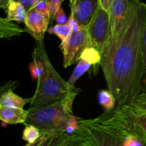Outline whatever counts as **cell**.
<instances>
[{
  "label": "cell",
  "mask_w": 146,
  "mask_h": 146,
  "mask_svg": "<svg viewBox=\"0 0 146 146\" xmlns=\"http://www.w3.org/2000/svg\"><path fill=\"white\" fill-rule=\"evenodd\" d=\"M98 100L106 111H111L115 109L116 99L108 90H101L98 94Z\"/></svg>",
  "instance_id": "cell-14"
},
{
  "label": "cell",
  "mask_w": 146,
  "mask_h": 146,
  "mask_svg": "<svg viewBox=\"0 0 146 146\" xmlns=\"http://www.w3.org/2000/svg\"><path fill=\"white\" fill-rule=\"evenodd\" d=\"M14 1H17L20 4L23 6L25 8V9L27 11L30 10L31 9L34 8L36 4L40 1V0H14Z\"/></svg>",
  "instance_id": "cell-29"
},
{
  "label": "cell",
  "mask_w": 146,
  "mask_h": 146,
  "mask_svg": "<svg viewBox=\"0 0 146 146\" xmlns=\"http://www.w3.org/2000/svg\"><path fill=\"white\" fill-rule=\"evenodd\" d=\"M42 131L31 125H27L22 133V139L28 143H32L41 137Z\"/></svg>",
  "instance_id": "cell-19"
},
{
  "label": "cell",
  "mask_w": 146,
  "mask_h": 146,
  "mask_svg": "<svg viewBox=\"0 0 146 146\" xmlns=\"http://www.w3.org/2000/svg\"><path fill=\"white\" fill-rule=\"evenodd\" d=\"M15 36L17 35L12 32L0 30V39L4 38V39H8V40H10L11 37H15Z\"/></svg>",
  "instance_id": "cell-32"
},
{
  "label": "cell",
  "mask_w": 146,
  "mask_h": 146,
  "mask_svg": "<svg viewBox=\"0 0 146 146\" xmlns=\"http://www.w3.org/2000/svg\"><path fill=\"white\" fill-rule=\"evenodd\" d=\"M128 106L134 111L146 113V92L140 93Z\"/></svg>",
  "instance_id": "cell-21"
},
{
  "label": "cell",
  "mask_w": 146,
  "mask_h": 146,
  "mask_svg": "<svg viewBox=\"0 0 146 146\" xmlns=\"http://www.w3.org/2000/svg\"><path fill=\"white\" fill-rule=\"evenodd\" d=\"M56 133H58L42 131V134L38 140L32 143H28L24 146H47Z\"/></svg>",
  "instance_id": "cell-22"
},
{
  "label": "cell",
  "mask_w": 146,
  "mask_h": 146,
  "mask_svg": "<svg viewBox=\"0 0 146 146\" xmlns=\"http://www.w3.org/2000/svg\"><path fill=\"white\" fill-rule=\"evenodd\" d=\"M69 1H70V6L71 7V6H73L76 2L77 0H69Z\"/></svg>",
  "instance_id": "cell-35"
},
{
  "label": "cell",
  "mask_w": 146,
  "mask_h": 146,
  "mask_svg": "<svg viewBox=\"0 0 146 146\" xmlns=\"http://www.w3.org/2000/svg\"><path fill=\"white\" fill-rule=\"evenodd\" d=\"M67 23H68V24L70 25V27H71V29H72V31H77V30L79 29L80 27H81L79 25H78V22H77V21L76 20V19L74 18V15H73L71 13V15H70L69 19H68Z\"/></svg>",
  "instance_id": "cell-30"
},
{
  "label": "cell",
  "mask_w": 146,
  "mask_h": 146,
  "mask_svg": "<svg viewBox=\"0 0 146 146\" xmlns=\"http://www.w3.org/2000/svg\"><path fill=\"white\" fill-rule=\"evenodd\" d=\"M44 64L38 54L33 52V62L29 64V70L33 80H38L44 72Z\"/></svg>",
  "instance_id": "cell-17"
},
{
  "label": "cell",
  "mask_w": 146,
  "mask_h": 146,
  "mask_svg": "<svg viewBox=\"0 0 146 146\" xmlns=\"http://www.w3.org/2000/svg\"><path fill=\"white\" fill-rule=\"evenodd\" d=\"M19 84L18 81L16 80H10L7 82L4 83V84L0 86V98L2 97L3 94L9 90H14V89Z\"/></svg>",
  "instance_id": "cell-25"
},
{
  "label": "cell",
  "mask_w": 146,
  "mask_h": 146,
  "mask_svg": "<svg viewBox=\"0 0 146 146\" xmlns=\"http://www.w3.org/2000/svg\"><path fill=\"white\" fill-rule=\"evenodd\" d=\"M129 0H113L108 11L110 20V35L102 53L111 48L118 37L128 14Z\"/></svg>",
  "instance_id": "cell-8"
},
{
  "label": "cell",
  "mask_w": 146,
  "mask_h": 146,
  "mask_svg": "<svg viewBox=\"0 0 146 146\" xmlns=\"http://www.w3.org/2000/svg\"><path fill=\"white\" fill-rule=\"evenodd\" d=\"M68 146H78V143H77L75 137L73 134H71V141H70Z\"/></svg>",
  "instance_id": "cell-34"
},
{
  "label": "cell",
  "mask_w": 146,
  "mask_h": 146,
  "mask_svg": "<svg viewBox=\"0 0 146 146\" xmlns=\"http://www.w3.org/2000/svg\"><path fill=\"white\" fill-rule=\"evenodd\" d=\"M34 8L38 11L39 12L42 13L43 14L46 15V17L51 18V11H50L49 7L45 0H40L38 3L35 5Z\"/></svg>",
  "instance_id": "cell-24"
},
{
  "label": "cell",
  "mask_w": 146,
  "mask_h": 146,
  "mask_svg": "<svg viewBox=\"0 0 146 146\" xmlns=\"http://www.w3.org/2000/svg\"><path fill=\"white\" fill-rule=\"evenodd\" d=\"M34 51L41 58L44 70L38 83L35 93L31 97L29 108L36 109L49 105L66 100L72 95H77L79 88L71 85L59 75L50 61L44 40L36 41Z\"/></svg>",
  "instance_id": "cell-3"
},
{
  "label": "cell",
  "mask_w": 146,
  "mask_h": 146,
  "mask_svg": "<svg viewBox=\"0 0 146 146\" xmlns=\"http://www.w3.org/2000/svg\"><path fill=\"white\" fill-rule=\"evenodd\" d=\"M113 0H99V6L106 11H108Z\"/></svg>",
  "instance_id": "cell-31"
},
{
  "label": "cell",
  "mask_w": 146,
  "mask_h": 146,
  "mask_svg": "<svg viewBox=\"0 0 146 146\" xmlns=\"http://www.w3.org/2000/svg\"><path fill=\"white\" fill-rule=\"evenodd\" d=\"M145 7H146V4ZM143 62H144V74L143 78L142 86H141V93L146 92V24L144 31L143 35Z\"/></svg>",
  "instance_id": "cell-23"
},
{
  "label": "cell",
  "mask_w": 146,
  "mask_h": 146,
  "mask_svg": "<svg viewBox=\"0 0 146 146\" xmlns=\"http://www.w3.org/2000/svg\"><path fill=\"white\" fill-rule=\"evenodd\" d=\"M50 20V17L39 12L34 7L27 11L24 24L27 32L31 34L36 41H41L44 40Z\"/></svg>",
  "instance_id": "cell-9"
},
{
  "label": "cell",
  "mask_w": 146,
  "mask_h": 146,
  "mask_svg": "<svg viewBox=\"0 0 146 146\" xmlns=\"http://www.w3.org/2000/svg\"><path fill=\"white\" fill-rule=\"evenodd\" d=\"M45 1L48 4L51 17H54L57 10L61 6V4L64 1V0H45Z\"/></svg>",
  "instance_id": "cell-26"
},
{
  "label": "cell",
  "mask_w": 146,
  "mask_h": 146,
  "mask_svg": "<svg viewBox=\"0 0 146 146\" xmlns=\"http://www.w3.org/2000/svg\"><path fill=\"white\" fill-rule=\"evenodd\" d=\"M11 0H0V9H4L7 10Z\"/></svg>",
  "instance_id": "cell-33"
},
{
  "label": "cell",
  "mask_w": 146,
  "mask_h": 146,
  "mask_svg": "<svg viewBox=\"0 0 146 146\" xmlns=\"http://www.w3.org/2000/svg\"><path fill=\"white\" fill-rule=\"evenodd\" d=\"M81 59H83L91 65L99 64L101 60V54L96 49L93 47H88L83 52Z\"/></svg>",
  "instance_id": "cell-18"
},
{
  "label": "cell",
  "mask_w": 146,
  "mask_h": 146,
  "mask_svg": "<svg viewBox=\"0 0 146 146\" xmlns=\"http://www.w3.org/2000/svg\"><path fill=\"white\" fill-rule=\"evenodd\" d=\"M88 29L91 47L102 53L110 35V20L108 11L98 7Z\"/></svg>",
  "instance_id": "cell-6"
},
{
  "label": "cell",
  "mask_w": 146,
  "mask_h": 146,
  "mask_svg": "<svg viewBox=\"0 0 146 146\" xmlns=\"http://www.w3.org/2000/svg\"><path fill=\"white\" fill-rule=\"evenodd\" d=\"M88 47H91V43L88 29L80 27L77 31H72L71 34L60 44L64 56V67L66 68L78 62L83 52Z\"/></svg>",
  "instance_id": "cell-5"
},
{
  "label": "cell",
  "mask_w": 146,
  "mask_h": 146,
  "mask_svg": "<svg viewBox=\"0 0 146 146\" xmlns=\"http://www.w3.org/2000/svg\"><path fill=\"white\" fill-rule=\"evenodd\" d=\"M91 67V64L90 63L87 62L86 61H85L83 59L78 61V64L76 65V68L74 69V72H73L72 74H71V77L68 80V83H69L71 85L74 86L76 82L79 79V77H81L84 73L86 72Z\"/></svg>",
  "instance_id": "cell-15"
},
{
  "label": "cell",
  "mask_w": 146,
  "mask_h": 146,
  "mask_svg": "<svg viewBox=\"0 0 146 146\" xmlns=\"http://www.w3.org/2000/svg\"><path fill=\"white\" fill-rule=\"evenodd\" d=\"M31 97L23 98L18 94H15L13 90L7 92L0 98V105L7 106L11 107L24 108V106L29 102H31Z\"/></svg>",
  "instance_id": "cell-12"
},
{
  "label": "cell",
  "mask_w": 146,
  "mask_h": 146,
  "mask_svg": "<svg viewBox=\"0 0 146 146\" xmlns=\"http://www.w3.org/2000/svg\"><path fill=\"white\" fill-rule=\"evenodd\" d=\"M146 7L140 0H129L123 26L113 44L101 54L100 66L108 90L117 107L128 105L141 93L144 74L143 42Z\"/></svg>",
  "instance_id": "cell-1"
},
{
  "label": "cell",
  "mask_w": 146,
  "mask_h": 146,
  "mask_svg": "<svg viewBox=\"0 0 146 146\" xmlns=\"http://www.w3.org/2000/svg\"><path fill=\"white\" fill-rule=\"evenodd\" d=\"M50 34H54L61 40V42L64 41L72 32V29L68 23L64 24H56L52 27L47 29Z\"/></svg>",
  "instance_id": "cell-16"
},
{
  "label": "cell",
  "mask_w": 146,
  "mask_h": 146,
  "mask_svg": "<svg viewBox=\"0 0 146 146\" xmlns=\"http://www.w3.org/2000/svg\"><path fill=\"white\" fill-rule=\"evenodd\" d=\"M28 113V110L24 108L0 105V120L7 124H24Z\"/></svg>",
  "instance_id": "cell-11"
},
{
  "label": "cell",
  "mask_w": 146,
  "mask_h": 146,
  "mask_svg": "<svg viewBox=\"0 0 146 146\" xmlns=\"http://www.w3.org/2000/svg\"><path fill=\"white\" fill-rule=\"evenodd\" d=\"M123 146H145L141 141L138 138L131 135L128 136L123 143Z\"/></svg>",
  "instance_id": "cell-28"
},
{
  "label": "cell",
  "mask_w": 146,
  "mask_h": 146,
  "mask_svg": "<svg viewBox=\"0 0 146 146\" xmlns=\"http://www.w3.org/2000/svg\"><path fill=\"white\" fill-rule=\"evenodd\" d=\"M114 110L127 132L146 146V113L134 111L128 105Z\"/></svg>",
  "instance_id": "cell-7"
},
{
  "label": "cell",
  "mask_w": 146,
  "mask_h": 146,
  "mask_svg": "<svg viewBox=\"0 0 146 146\" xmlns=\"http://www.w3.org/2000/svg\"><path fill=\"white\" fill-rule=\"evenodd\" d=\"M0 30L10 31L15 34L17 36H20L23 33L27 32V29H25L21 28L12 21H9L6 18H2L1 17H0Z\"/></svg>",
  "instance_id": "cell-20"
},
{
  "label": "cell",
  "mask_w": 146,
  "mask_h": 146,
  "mask_svg": "<svg viewBox=\"0 0 146 146\" xmlns=\"http://www.w3.org/2000/svg\"><path fill=\"white\" fill-rule=\"evenodd\" d=\"M76 95L40 108L28 109L25 125H31L41 131L73 134L78 127L79 117L73 113V104Z\"/></svg>",
  "instance_id": "cell-4"
},
{
  "label": "cell",
  "mask_w": 146,
  "mask_h": 146,
  "mask_svg": "<svg viewBox=\"0 0 146 146\" xmlns=\"http://www.w3.org/2000/svg\"><path fill=\"white\" fill-rule=\"evenodd\" d=\"M73 134L78 146H123L130 135L114 110L96 118L80 119Z\"/></svg>",
  "instance_id": "cell-2"
},
{
  "label": "cell",
  "mask_w": 146,
  "mask_h": 146,
  "mask_svg": "<svg viewBox=\"0 0 146 146\" xmlns=\"http://www.w3.org/2000/svg\"><path fill=\"white\" fill-rule=\"evenodd\" d=\"M99 7V0H77L71 7V13L81 27L87 28Z\"/></svg>",
  "instance_id": "cell-10"
},
{
  "label": "cell",
  "mask_w": 146,
  "mask_h": 146,
  "mask_svg": "<svg viewBox=\"0 0 146 146\" xmlns=\"http://www.w3.org/2000/svg\"><path fill=\"white\" fill-rule=\"evenodd\" d=\"M54 19L56 21L57 24H64L66 23H67L68 21H67L66 16L65 12H64V9H63L61 6L56 11V12L55 15L54 17Z\"/></svg>",
  "instance_id": "cell-27"
},
{
  "label": "cell",
  "mask_w": 146,
  "mask_h": 146,
  "mask_svg": "<svg viewBox=\"0 0 146 146\" xmlns=\"http://www.w3.org/2000/svg\"><path fill=\"white\" fill-rule=\"evenodd\" d=\"M7 19L10 21L24 22L27 11L21 4L17 1L11 0L7 9Z\"/></svg>",
  "instance_id": "cell-13"
}]
</instances>
